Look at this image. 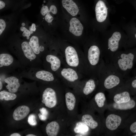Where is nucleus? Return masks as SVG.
I'll return each mask as SVG.
<instances>
[{"label":"nucleus","instance_id":"obj_10","mask_svg":"<svg viewBox=\"0 0 136 136\" xmlns=\"http://www.w3.org/2000/svg\"><path fill=\"white\" fill-rule=\"evenodd\" d=\"M30 109L27 106L25 105L19 106L16 108L13 113V117L15 120H22L28 114Z\"/></svg>","mask_w":136,"mask_h":136},{"label":"nucleus","instance_id":"obj_40","mask_svg":"<svg viewBox=\"0 0 136 136\" xmlns=\"http://www.w3.org/2000/svg\"><path fill=\"white\" fill-rule=\"evenodd\" d=\"M26 136H36V135H35L34 134H27L26 135Z\"/></svg>","mask_w":136,"mask_h":136},{"label":"nucleus","instance_id":"obj_33","mask_svg":"<svg viewBox=\"0 0 136 136\" xmlns=\"http://www.w3.org/2000/svg\"><path fill=\"white\" fill-rule=\"evenodd\" d=\"M38 116L39 119L41 120L45 121L47 119V117L42 115L40 113L39 114Z\"/></svg>","mask_w":136,"mask_h":136},{"label":"nucleus","instance_id":"obj_1","mask_svg":"<svg viewBox=\"0 0 136 136\" xmlns=\"http://www.w3.org/2000/svg\"><path fill=\"white\" fill-rule=\"evenodd\" d=\"M101 90L109 92L125 83V79L111 63L104 60L98 72Z\"/></svg>","mask_w":136,"mask_h":136},{"label":"nucleus","instance_id":"obj_20","mask_svg":"<svg viewBox=\"0 0 136 136\" xmlns=\"http://www.w3.org/2000/svg\"><path fill=\"white\" fill-rule=\"evenodd\" d=\"M96 85L95 80L92 79L88 80L86 82L83 89V92L86 95L92 93L95 90Z\"/></svg>","mask_w":136,"mask_h":136},{"label":"nucleus","instance_id":"obj_22","mask_svg":"<svg viewBox=\"0 0 136 136\" xmlns=\"http://www.w3.org/2000/svg\"><path fill=\"white\" fill-rule=\"evenodd\" d=\"M99 92L95 95L94 99L97 106L100 108L103 107L105 105L106 98L105 94L103 91Z\"/></svg>","mask_w":136,"mask_h":136},{"label":"nucleus","instance_id":"obj_45","mask_svg":"<svg viewBox=\"0 0 136 136\" xmlns=\"http://www.w3.org/2000/svg\"><path fill=\"white\" fill-rule=\"evenodd\" d=\"M133 136H136V133L135 134L133 135Z\"/></svg>","mask_w":136,"mask_h":136},{"label":"nucleus","instance_id":"obj_16","mask_svg":"<svg viewBox=\"0 0 136 136\" xmlns=\"http://www.w3.org/2000/svg\"><path fill=\"white\" fill-rule=\"evenodd\" d=\"M21 48L24 54L28 59L32 60L36 58V54L26 41L23 42L21 44Z\"/></svg>","mask_w":136,"mask_h":136},{"label":"nucleus","instance_id":"obj_9","mask_svg":"<svg viewBox=\"0 0 136 136\" xmlns=\"http://www.w3.org/2000/svg\"><path fill=\"white\" fill-rule=\"evenodd\" d=\"M65 53L67 64L71 66H77L79 64V59L75 48L72 46H69L66 48Z\"/></svg>","mask_w":136,"mask_h":136},{"label":"nucleus","instance_id":"obj_43","mask_svg":"<svg viewBox=\"0 0 136 136\" xmlns=\"http://www.w3.org/2000/svg\"><path fill=\"white\" fill-rule=\"evenodd\" d=\"M26 38L27 40H28L29 38V37H27Z\"/></svg>","mask_w":136,"mask_h":136},{"label":"nucleus","instance_id":"obj_14","mask_svg":"<svg viewBox=\"0 0 136 136\" xmlns=\"http://www.w3.org/2000/svg\"><path fill=\"white\" fill-rule=\"evenodd\" d=\"M61 74L65 79L69 82H74L78 78L76 72L70 68L63 69L61 71Z\"/></svg>","mask_w":136,"mask_h":136},{"label":"nucleus","instance_id":"obj_24","mask_svg":"<svg viewBox=\"0 0 136 136\" xmlns=\"http://www.w3.org/2000/svg\"><path fill=\"white\" fill-rule=\"evenodd\" d=\"M16 97V94L5 90L2 91L0 92V99L1 100L4 99L7 101L13 100L15 99Z\"/></svg>","mask_w":136,"mask_h":136},{"label":"nucleus","instance_id":"obj_41","mask_svg":"<svg viewBox=\"0 0 136 136\" xmlns=\"http://www.w3.org/2000/svg\"><path fill=\"white\" fill-rule=\"evenodd\" d=\"M75 136H83V135H82V134H77L75 135Z\"/></svg>","mask_w":136,"mask_h":136},{"label":"nucleus","instance_id":"obj_18","mask_svg":"<svg viewBox=\"0 0 136 136\" xmlns=\"http://www.w3.org/2000/svg\"><path fill=\"white\" fill-rule=\"evenodd\" d=\"M46 60L47 62L51 64V68L53 71H55L60 67V61L56 56L52 55H49L46 56Z\"/></svg>","mask_w":136,"mask_h":136},{"label":"nucleus","instance_id":"obj_11","mask_svg":"<svg viewBox=\"0 0 136 136\" xmlns=\"http://www.w3.org/2000/svg\"><path fill=\"white\" fill-rule=\"evenodd\" d=\"M4 81L7 84L6 87L9 92L14 93L17 91L20 84L17 78L14 76H10L6 78Z\"/></svg>","mask_w":136,"mask_h":136},{"label":"nucleus","instance_id":"obj_2","mask_svg":"<svg viewBox=\"0 0 136 136\" xmlns=\"http://www.w3.org/2000/svg\"><path fill=\"white\" fill-rule=\"evenodd\" d=\"M136 62V48L120 50L114 55L111 63L126 80Z\"/></svg>","mask_w":136,"mask_h":136},{"label":"nucleus","instance_id":"obj_35","mask_svg":"<svg viewBox=\"0 0 136 136\" xmlns=\"http://www.w3.org/2000/svg\"><path fill=\"white\" fill-rule=\"evenodd\" d=\"M31 29L33 31H35L36 30V25L35 24H32L31 26Z\"/></svg>","mask_w":136,"mask_h":136},{"label":"nucleus","instance_id":"obj_28","mask_svg":"<svg viewBox=\"0 0 136 136\" xmlns=\"http://www.w3.org/2000/svg\"><path fill=\"white\" fill-rule=\"evenodd\" d=\"M48 4L45 5L43 4L42 5V7L41 10L40 12L42 15L45 16L48 13L49 10V7Z\"/></svg>","mask_w":136,"mask_h":136},{"label":"nucleus","instance_id":"obj_34","mask_svg":"<svg viewBox=\"0 0 136 136\" xmlns=\"http://www.w3.org/2000/svg\"><path fill=\"white\" fill-rule=\"evenodd\" d=\"M5 3L3 1H0V9L1 10L4 8L5 6Z\"/></svg>","mask_w":136,"mask_h":136},{"label":"nucleus","instance_id":"obj_37","mask_svg":"<svg viewBox=\"0 0 136 136\" xmlns=\"http://www.w3.org/2000/svg\"><path fill=\"white\" fill-rule=\"evenodd\" d=\"M39 49L40 51L43 52L44 50V47L43 46L41 45L39 47Z\"/></svg>","mask_w":136,"mask_h":136},{"label":"nucleus","instance_id":"obj_23","mask_svg":"<svg viewBox=\"0 0 136 136\" xmlns=\"http://www.w3.org/2000/svg\"><path fill=\"white\" fill-rule=\"evenodd\" d=\"M28 43L35 53L39 54L40 51L38 38L35 36H32L30 39Z\"/></svg>","mask_w":136,"mask_h":136},{"label":"nucleus","instance_id":"obj_36","mask_svg":"<svg viewBox=\"0 0 136 136\" xmlns=\"http://www.w3.org/2000/svg\"><path fill=\"white\" fill-rule=\"evenodd\" d=\"M10 136H21V135L18 133H14L11 134Z\"/></svg>","mask_w":136,"mask_h":136},{"label":"nucleus","instance_id":"obj_13","mask_svg":"<svg viewBox=\"0 0 136 136\" xmlns=\"http://www.w3.org/2000/svg\"><path fill=\"white\" fill-rule=\"evenodd\" d=\"M136 103L133 99H131L129 101L121 104L114 103L112 105L113 109L117 111H126L133 108L135 106Z\"/></svg>","mask_w":136,"mask_h":136},{"label":"nucleus","instance_id":"obj_38","mask_svg":"<svg viewBox=\"0 0 136 136\" xmlns=\"http://www.w3.org/2000/svg\"><path fill=\"white\" fill-rule=\"evenodd\" d=\"M3 87V84L0 80V90H1Z\"/></svg>","mask_w":136,"mask_h":136},{"label":"nucleus","instance_id":"obj_27","mask_svg":"<svg viewBox=\"0 0 136 136\" xmlns=\"http://www.w3.org/2000/svg\"><path fill=\"white\" fill-rule=\"evenodd\" d=\"M28 122L31 125H36L37 124V122L35 116L33 114L30 115L28 118Z\"/></svg>","mask_w":136,"mask_h":136},{"label":"nucleus","instance_id":"obj_17","mask_svg":"<svg viewBox=\"0 0 136 136\" xmlns=\"http://www.w3.org/2000/svg\"><path fill=\"white\" fill-rule=\"evenodd\" d=\"M65 101L66 107L68 110L73 111L75 106L76 99L74 95L72 93H66L65 96Z\"/></svg>","mask_w":136,"mask_h":136},{"label":"nucleus","instance_id":"obj_15","mask_svg":"<svg viewBox=\"0 0 136 136\" xmlns=\"http://www.w3.org/2000/svg\"><path fill=\"white\" fill-rule=\"evenodd\" d=\"M60 129L58 123L56 121H52L47 125L46 131L48 136H56L57 135Z\"/></svg>","mask_w":136,"mask_h":136},{"label":"nucleus","instance_id":"obj_7","mask_svg":"<svg viewBox=\"0 0 136 136\" xmlns=\"http://www.w3.org/2000/svg\"><path fill=\"white\" fill-rule=\"evenodd\" d=\"M42 102L48 108H51L55 107L57 102L55 91L50 88H46L43 93Z\"/></svg>","mask_w":136,"mask_h":136},{"label":"nucleus","instance_id":"obj_3","mask_svg":"<svg viewBox=\"0 0 136 136\" xmlns=\"http://www.w3.org/2000/svg\"><path fill=\"white\" fill-rule=\"evenodd\" d=\"M127 42L122 38L119 32H114L111 36L104 40L101 47L103 59L105 62L111 63L112 58Z\"/></svg>","mask_w":136,"mask_h":136},{"label":"nucleus","instance_id":"obj_4","mask_svg":"<svg viewBox=\"0 0 136 136\" xmlns=\"http://www.w3.org/2000/svg\"><path fill=\"white\" fill-rule=\"evenodd\" d=\"M85 22L75 17L67 15L62 12L59 25L61 32L76 37L82 36L85 32Z\"/></svg>","mask_w":136,"mask_h":136},{"label":"nucleus","instance_id":"obj_19","mask_svg":"<svg viewBox=\"0 0 136 136\" xmlns=\"http://www.w3.org/2000/svg\"><path fill=\"white\" fill-rule=\"evenodd\" d=\"M35 75L38 79L45 81H52L54 79L53 74L50 72L46 71H39L36 73Z\"/></svg>","mask_w":136,"mask_h":136},{"label":"nucleus","instance_id":"obj_32","mask_svg":"<svg viewBox=\"0 0 136 136\" xmlns=\"http://www.w3.org/2000/svg\"><path fill=\"white\" fill-rule=\"evenodd\" d=\"M39 111L41 115L47 117V116L48 114V112L46 108L43 107L41 108L40 109Z\"/></svg>","mask_w":136,"mask_h":136},{"label":"nucleus","instance_id":"obj_29","mask_svg":"<svg viewBox=\"0 0 136 136\" xmlns=\"http://www.w3.org/2000/svg\"><path fill=\"white\" fill-rule=\"evenodd\" d=\"M20 30L22 31H23L22 33V36L23 37H27L30 36L31 33L30 31L27 29L25 27L23 26L21 27Z\"/></svg>","mask_w":136,"mask_h":136},{"label":"nucleus","instance_id":"obj_26","mask_svg":"<svg viewBox=\"0 0 136 136\" xmlns=\"http://www.w3.org/2000/svg\"><path fill=\"white\" fill-rule=\"evenodd\" d=\"M134 29V32H132L131 36L127 42V45H126V48L131 47L136 45V27Z\"/></svg>","mask_w":136,"mask_h":136},{"label":"nucleus","instance_id":"obj_12","mask_svg":"<svg viewBox=\"0 0 136 136\" xmlns=\"http://www.w3.org/2000/svg\"><path fill=\"white\" fill-rule=\"evenodd\" d=\"M81 120L84 124L92 130L97 129L99 126V123L97 121L92 115L89 114L83 115L81 117Z\"/></svg>","mask_w":136,"mask_h":136},{"label":"nucleus","instance_id":"obj_31","mask_svg":"<svg viewBox=\"0 0 136 136\" xmlns=\"http://www.w3.org/2000/svg\"><path fill=\"white\" fill-rule=\"evenodd\" d=\"M130 131L133 133H136V121L132 123L129 127Z\"/></svg>","mask_w":136,"mask_h":136},{"label":"nucleus","instance_id":"obj_30","mask_svg":"<svg viewBox=\"0 0 136 136\" xmlns=\"http://www.w3.org/2000/svg\"><path fill=\"white\" fill-rule=\"evenodd\" d=\"M6 26L5 21L2 19H0V35L5 30Z\"/></svg>","mask_w":136,"mask_h":136},{"label":"nucleus","instance_id":"obj_25","mask_svg":"<svg viewBox=\"0 0 136 136\" xmlns=\"http://www.w3.org/2000/svg\"><path fill=\"white\" fill-rule=\"evenodd\" d=\"M131 78H128L126 80L125 83L130 90H136V73Z\"/></svg>","mask_w":136,"mask_h":136},{"label":"nucleus","instance_id":"obj_8","mask_svg":"<svg viewBox=\"0 0 136 136\" xmlns=\"http://www.w3.org/2000/svg\"><path fill=\"white\" fill-rule=\"evenodd\" d=\"M122 121V118L119 115L111 114L108 115L106 118L105 126L109 131H114L120 126Z\"/></svg>","mask_w":136,"mask_h":136},{"label":"nucleus","instance_id":"obj_44","mask_svg":"<svg viewBox=\"0 0 136 136\" xmlns=\"http://www.w3.org/2000/svg\"><path fill=\"white\" fill-rule=\"evenodd\" d=\"M134 74L136 73V70H135V71L134 72Z\"/></svg>","mask_w":136,"mask_h":136},{"label":"nucleus","instance_id":"obj_42","mask_svg":"<svg viewBox=\"0 0 136 136\" xmlns=\"http://www.w3.org/2000/svg\"><path fill=\"white\" fill-rule=\"evenodd\" d=\"M23 26H25V24L24 23H22L21 24Z\"/></svg>","mask_w":136,"mask_h":136},{"label":"nucleus","instance_id":"obj_6","mask_svg":"<svg viewBox=\"0 0 136 136\" xmlns=\"http://www.w3.org/2000/svg\"><path fill=\"white\" fill-rule=\"evenodd\" d=\"M87 57L89 64L92 66L98 65L100 67L104 60L101 47L95 44L91 45L88 49Z\"/></svg>","mask_w":136,"mask_h":136},{"label":"nucleus","instance_id":"obj_39","mask_svg":"<svg viewBox=\"0 0 136 136\" xmlns=\"http://www.w3.org/2000/svg\"><path fill=\"white\" fill-rule=\"evenodd\" d=\"M29 28V31L32 34L33 32V31H32L31 29V26H30Z\"/></svg>","mask_w":136,"mask_h":136},{"label":"nucleus","instance_id":"obj_21","mask_svg":"<svg viewBox=\"0 0 136 136\" xmlns=\"http://www.w3.org/2000/svg\"><path fill=\"white\" fill-rule=\"evenodd\" d=\"M13 56L7 53H2L0 54V67L3 66H8L11 64L13 62Z\"/></svg>","mask_w":136,"mask_h":136},{"label":"nucleus","instance_id":"obj_5","mask_svg":"<svg viewBox=\"0 0 136 136\" xmlns=\"http://www.w3.org/2000/svg\"><path fill=\"white\" fill-rule=\"evenodd\" d=\"M59 2L63 13L77 17L85 22L84 6L80 0H59Z\"/></svg>","mask_w":136,"mask_h":136}]
</instances>
